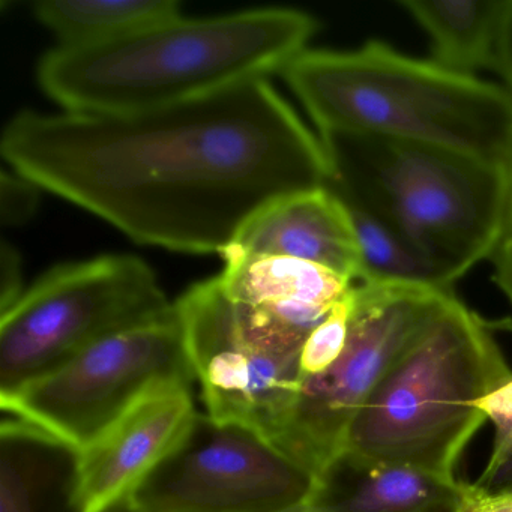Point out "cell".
<instances>
[{"instance_id":"cell-12","label":"cell","mask_w":512,"mask_h":512,"mask_svg":"<svg viewBox=\"0 0 512 512\" xmlns=\"http://www.w3.org/2000/svg\"><path fill=\"white\" fill-rule=\"evenodd\" d=\"M230 250L293 257L331 269L352 283L362 280L352 218L328 185L278 200L242 230Z\"/></svg>"},{"instance_id":"cell-28","label":"cell","mask_w":512,"mask_h":512,"mask_svg":"<svg viewBox=\"0 0 512 512\" xmlns=\"http://www.w3.org/2000/svg\"><path fill=\"white\" fill-rule=\"evenodd\" d=\"M284 512H320L317 511L314 506H311L310 503H305V505L296 506V508L287 509V511Z\"/></svg>"},{"instance_id":"cell-4","label":"cell","mask_w":512,"mask_h":512,"mask_svg":"<svg viewBox=\"0 0 512 512\" xmlns=\"http://www.w3.org/2000/svg\"><path fill=\"white\" fill-rule=\"evenodd\" d=\"M511 377L490 325L449 296L356 416L346 451L455 478L487 421L479 401Z\"/></svg>"},{"instance_id":"cell-7","label":"cell","mask_w":512,"mask_h":512,"mask_svg":"<svg viewBox=\"0 0 512 512\" xmlns=\"http://www.w3.org/2000/svg\"><path fill=\"white\" fill-rule=\"evenodd\" d=\"M175 308L208 415L277 446L295 406L307 340L233 301L220 277L194 284Z\"/></svg>"},{"instance_id":"cell-11","label":"cell","mask_w":512,"mask_h":512,"mask_svg":"<svg viewBox=\"0 0 512 512\" xmlns=\"http://www.w3.org/2000/svg\"><path fill=\"white\" fill-rule=\"evenodd\" d=\"M191 386H158L80 451V493L86 512H103L131 496L182 442L196 421Z\"/></svg>"},{"instance_id":"cell-10","label":"cell","mask_w":512,"mask_h":512,"mask_svg":"<svg viewBox=\"0 0 512 512\" xmlns=\"http://www.w3.org/2000/svg\"><path fill=\"white\" fill-rule=\"evenodd\" d=\"M316 485L257 431L199 413L128 499L139 512H284L310 503Z\"/></svg>"},{"instance_id":"cell-9","label":"cell","mask_w":512,"mask_h":512,"mask_svg":"<svg viewBox=\"0 0 512 512\" xmlns=\"http://www.w3.org/2000/svg\"><path fill=\"white\" fill-rule=\"evenodd\" d=\"M194 380L184 329L173 307L160 319L104 338L0 403L4 413L83 451L158 386H191Z\"/></svg>"},{"instance_id":"cell-18","label":"cell","mask_w":512,"mask_h":512,"mask_svg":"<svg viewBox=\"0 0 512 512\" xmlns=\"http://www.w3.org/2000/svg\"><path fill=\"white\" fill-rule=\"evenodd\" d=\"M341 199V197H340ZM343 200V199H341ZM362 257L359 283H406L452 290L454 281L403 233L356 203L343 200Z\"/></svg>"},{"instance_id":"cell-26","label":"cell","mask_w":512,"mask_h":512,"mask_svg":"<svg viewBox=\"0 0 512 512\" xmlns=\"http://www.w3.org/2000/svg\"><path fill=\"white\" fill-rule=\"evenodd\" d=\"M475 485L488 493L512 490V446L499 461L485 466Z\"/></svg>"},{"instance_id":"cell-23","label":"cell","mask_w":512,"mask_h":512,"mask_svg":"<svg viewBox=\"0 0 512 512\" xmlns=\"http://www.w3.org/2000/svg\"><path fill=\"white\" fill-rule=\"evenodd\" d=\"M25 292L22 254L10 242L2 241V248H0V313L13 307Z\"/></svg>"},{"instance_id":"cell-20","label":"cell","mask_w":512,"mask_h":512,"mask_svg":"<svg viewBox=\"0 0 512 512\" xmlns=\"http://www.w3.org/2000/svg\"><path fill=\"white\" fill-rule=\"evenodd\" d=\"M41 191L34 181L14 172L2 170L0 178V218L7 227H20L37 214Z\"/></svg>"},{"instance_id":"cell-8","label":"cell","mask_w":512,"mask_h":512,"mask_svg":"<svg viewBox=\"0 0 512 512\" xmlns=\"http://www.w3.org/2000/svg\"><path fill=\"white\" fill-rule=\"evenodd\" d=\"M452 295L421 284L356 283L343 353L301 379L277 448L319 478L346 451L350 427L386 371Z\"/></svg>"},{"instance_id":"cell-2","label":"cell","mask_w":512,"mask_h":512,"mask_svg":"<svg viewBox=\"0 0 512 512\" xmlns=\"http://www.w3.org/2000/svg\"><path fill=\"white\" fill-rule=\"evenodd\" d=\"M316 31L314 17L290 8L178 16L103 46H56L38 64V83L64 112L160 109L283 74Z\"/></svg>"},{"instance_id":"cell-1","label":"cell","mask_w":512,"mask_h":512,"mask_svg":"<svg viewBox=\"0 0 512 512\" xmlns=\"http://www.w3.org/2000/svg\"><path fill=\"white\" fill-rule=\"evenodd\" d=\"M0 149L44 191L182 253L223 256L260 212L332 179L322 137L269 80L143 112L23 110Z\"/></svg>"},{"instance_id":"cell-17","label":"cell","mask_w":512,"mask_h":512,"mask_svg":"<svg viewBox=\"0 0 512 512\" xmlns=\"http://www.w3.org/2000/svg\"><path fill=\"white\" fill-rule=\"evenodd\" d=\"M32 13L65 47L115 43L182 16L175 0H44Z\"/></svg>"},{"instance_id":"cell-13","label":"cell","mask_w":512,"mask_h":512,"mask_svg":"<svg viewBox=\"0 0 512 512\" xmlns=\"http://www.w3.org/2000/svg\"><path fill=\"white\" fill-rule=\"evenodd\" d=\"M218 275L233 301L262 311L298 337L308 335L356 283L316 263L230 250Z\"/></svg>"},{"instance_id":"cell-16","label":"cell","mask_w":512,"mask_h":512,"mask_svg":"<svg viewBox=\"0 0 512 512\" xmlns=\"http://www.w3.org/2000/svg\"><path fill=\"white\" fill-rule=\"evenodd\" d=\"M430 40L431 61L476 77L493 70L508 0H401Z\"/></svg>"},{"instance_id":"cell-19","label":"cell","mask_w":512,"mask_h":512,"mask_svg":"<svg viewBox=\"0 0 512 512\" xmlns=\"http://www.w3.org/2000/svg\"><path fill=\"white\" fill-rule=\"evenodd\" d=\"M352 290L325 320L308 335L301 352V379L328 370L343 353L352 317Z\"/></svg>"},{"instance_id":"cell-5","label":"cell","mask_w":512,"mask_h":512,"mask_svg":"<svg viewBox=\"0 0 512 512\" xmlns=\"http://www.w3.org/2000/svg\"><path fill=\"white\" fill-rule=\"evenodd\" d=\"M320 137L328 187L403 233L454 283L488 260L505 199L502 163L383 137Z\"/></svg>"},{"instance_id":"cell-25","label":"cell","mask_w":512,"mask_h":512,"mask_svg":"<svg viewBox=\"0 0 512 512\" xmlns=\"http://www.w3.org/2000/svg\"><path fill=\"white\" fill-rule=\"evenodd\" d=\"M493 70L499 74L503 88L512 97V0H508Z\"/></svg>"},{"instance_id":"cell-6","label":"cell","mask_w":512,"mask_h":512,"mask_svg":"<svg viewBox=\"0 0 512 512\" xmlns=\"http://www.w3.org/2000/svg\"><path fill=\"white\" fill-rule=\"evenodd\" d=\"M175 307L148 263L107 254L56 266L2 311L0 398L58 370L104 338Z\"/></svg>"},{"instance_id":"cell-24","label":"cell","mask_w":512,"mask_h":512,"mask_svg":"<svg viewBox=\"0 0 512 512\" xmlns=\"http://www.w3.org/2000/svg\"><path fill=\"white\" fill-rule=\"evenodd\" d=\"M458 512H512V490L488 493L475 484H467Z\"/></svg>"},{"instance_id":"cell-21","label":"cell","mask_w":512,"mask_h":512,"mask_svg":"<svg viewBox=\"0 0 512 512\" xmlns=\"http://www.w3.org/2000/svg\"><path fill=\"white\" fill-rule=\"evenodd\" d=\"M505 173V199L499 232L488 260L493 266V281L512 304V148L502 161Z\"/></svg>"},{"instance_id":"cell-14","label":"cell","mask_w":512,"mask_h":512,"mask_svg":"<svg viewBox=\"0 0 512 512\" xmlns=\"http://www.w3.org/2000/svg\"><path fill=\"white\" fill-rule=\"evenodd\" d=\"M467 482L344 451L317 478L320 512H458Z\"/></svg>"},{"instance_id":"cell-22","label":"cell","mask_w":512,"mask_h":512,"mask_svg":"<svg viewBox=\"0 0 512 512\" xmlns=\"http://www.w3.org/2000/svg\"><path fill=\"white\" fill-rule=\"evenodd\" d=\"M478 407L494 425L493 451L487 463L493 464L512 446V377L482 398Z\"/></svg>"},{"instance_id":"cell-3","label":"cell","mask_w":512,"mask_h":512,"mask_svg":"<svg viewBox=\"0 0 512 512\" xmlns=\"http://www.w3.org/2000/svg\"><path fill=\"white\" fill-rule=\"evenodd\" d=\"M283 77L319 136L383 137L496 163L512 148V97L503 86L382 41L350 52L305 50Z\"/></svg>"},{"instance_id":"cell-15","label":"cell","mask_w":512,"mask_h":512,"mask_svg":"<svg viewBox=\"0 0 512 512\" xmlns=\"http://www.w3.org/2000/svg\"><path fill=\"white\" fill-rule=\"evenodd\" d=\"M0 512H86L80 493L79 449L4 413Z\"/></svg>"},{"instance_id":"cell-27","label":"cell","mask_w":512,"mask_h":512,"mask_svg":"<svg viewBox=\"0 0 512 512\" xmlns=\"http://www.w3.org/2000/svg\"><path fill=\"white\" fill-rule=\"evenodd\" d=\"M103 512H139L133 505H131L130 499L121 500V502L115 503V505L109 506L104 509Z\"/></svg>"}]
</instances>
